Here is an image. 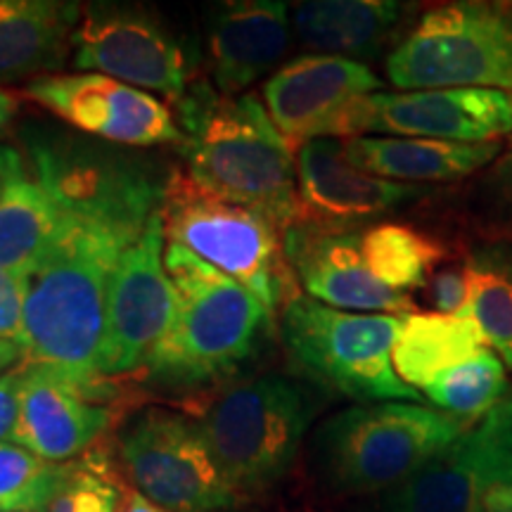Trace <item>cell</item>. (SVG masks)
Returning a JSON list of instances; mask_svg holds the SVG:
<instances>
[{"label": "cell", "mask_w": 512, "mask_h": 512, "mask_svg": "<svg viewBox=\"0 0 512 512\" xmlns=\"http://www.w3.org/2000/svg\"><path fill=\"white\" fill-rule=\"evenodd\" d=\"M24 368H17L0 375V444H8L15 437L19 420V392H22Z\"/></svg>", "instance_id": "cell-33"}, {"label": "cell", "mask_w": 512, "mask_h": 512, "mask_svg": "<svg viewBox=\"0 0 512 512\" xmlns=\"http://www.w3.org/2000/svg\"><path fill=\"white\" fill-rule=\"evenodd\" d=\"M430 302L444 316H463L467 304V273L465 266L437 268L427 280Z\"/></svg>", "instance_id": "cell-32"}, {"label": "cell", "mask_w": 512, "mask_h": 512, "mask_svg": "<svg viewBox=\"0 0 512 512\" xmlns=\"http://www.w3.org/2000/svg\"><path fill=\"white\" fill-rule=\"evenodd\" d=\"M0 195H3V178H0Z\"/></svg>", "instance_id": "cell-39"}, {"label": "cell", "mask_w": 512, "mask_h": 512, "mask_svg": "<svg viewBox=\"0 0 512 512\" xmlns=\"http://www.w3.org/2000/svg\"><path fill=\"white\" fill-rule=\"evenodd\" d=\"M126 247L131 245L107 230L67 219L57 245L29 273L19 337L24 363L50 370L98 403L110 396L102 370L107 290Z\"/></svg>", "instance_id": "cell-1"}, {"label": "cell", "mask_w": 512, "mask_h": 512, "mask_svg": "<svg viewBox=\"0 0 512 512\" xmlns=\"http://www.w3.org/2000/svg\"><path fill=\"white\" fill-rule=\"evenodd\" d=\"M467 422L413 401L335 413L311 439V472L337 498L384 494L467 430Z\"/></svg>", "instance_id": "cell-4"}, {"label": "cell", "mask_w": 512, "mask_h": 512, "mask_svg": "<svg viewBox=\"0 0 512 512\" xmlns=\"http://www.w3.org/2000/svg\"><path fill=\"white\" fill-rule=\"evenodd\" d=\"M164 223L157 214L145 233L119 254L107 290L105 377L147 366L176 323L178 297L164 264Z\"/></svg>", "instance_id": "cell-14"}, {"label": "cell", "mask_w": 512, "mask_h": 512, "mask_svg": "<svg viewBox=\"0 0 512 512\" xmlns=\"http://www.w3.org/2000/svg\"><path fill=\"white\" fill-rule=\"evenodd\" d=\"M486 339L475 320L444 313H411L403 318L394 347V370L408 387L425 389L439 375L472 361Z\"/></svg>", "instance_id": "cell-25"}, {"label": "cell", "mask_w": 512, "mask_h": 512, "mask_svg": "<svg viewBox=\"0 0 512 512\" xmlns=\"http://www.w3.org/2000/svg\"><path fill=\"white\" fill-rule=\"evenodd\" d=\"M408 5L394 0H313L290 12L292 31L318 55L375 57L396 36Z\"/></svg>", "instance_id": "cell-24"}, {"label": "cell", "mask_w": 512, "mask_h": 512, "mask_svg": "<svg viewBox=\"0 0 512 512\" xmlns=\"http://www.w3.org/2000/svg\"><path fill=\"white\" fill-rule=\"evenodd\" d=\"M484 512H512V484H503L491 491Z\"/></svg>", "instance_id": "cell-34"}, {"label": "cell", "mask_w": 512, "mask_h": 512, "mask_svg": "<svg viewBox=\"0 0 512 512\" xmlns=\"http://www.w3.org/2000/svg\"><path fill=\"white\" fill-rule=\"evenodd\" d=\"M382 81L363 62L335 55H302L264 83V105L278 131L299 145L335 138L337 121L363 95L380 93Z\"/></svg>", "instance_id": "cell-17"}, {"label": "cell", "mask_w": 512, "mask_h": 512, "mask_svg": "<svg viewBox=\"0 0 512 512\" xmlns=\"http://www.w3.org/2000/svg\"><path fill=\"white\" fill-rule=\"evenodd\" d=\"M283 249L294 275L316 302L339 311H370L411 316L408 294L382 285L368 271L361 252V233H328L302 223L283 235Z\"/></svg>", "instance_id": "cell-18"}, {"label": "cell", "mask_w": 512, "mask_h": 512, "mask_svg": "<svg viewBox=\"0 0 512 512\" xmlns=\"http://www.w3.org/2000/svg\"><path fill=\"white\" fill-rule=\"evenodd\" d=\"M124 494L100 456L74 460L67 482L48 512H121Z\"/></svg>", "instance_id": "cell-30"}, {"label": "cell", "mask_w": 512, "mask_h": 512, "mask_svg": "<svg viewBox=\"0 0 512 512\" xmlns=\"http://www.w3.org/2000/svg\"><path fill=\"white\" fill-rule=\"evenodd\" d=\"M297 192V223L351 233L361 223L415 202L425 188L366 174L349 162L344 140L316 138L297 147Z\"/></svg>", "instance_id": "cell-16"}, {"label": "cell", "mask_w": 512, "mask_h": 512, "mask_svg": "<svg viewBox=\"0 0 512 512\" xmlns=\"http://www.w3.org/2000/svg\"><path fill=\"white\" fill-rule=\"evenodd\" d=\"M121 512H169L159 508L152 501H147L143 494H138L136 489H128L124 494V503H121Z\"/></svg>", "instance_id": "cell-36"}, {"label": "cell", "mask_w": 512, "mask_h": 512, "mask_svg": "<svg viewBox=\"0 0 512 512\" xmlns=\"http://www.w3.org/2000/svg\"><path fill=\"white\" fill-rule=\"evenodd\" d=\"M119 458L138 494L169 512H223L240 503L200 422L181 413L140 411L119 434Z\"/></svg>", "instance_id": "cell-10"}, {"label": "cell", "mask_w": 512, "mask_h": 512, "mask_svg": "<svg viewBox=\"0 0 512 512\" xmlns=\"http://www.w3.org/2000/svg\"><path fill=\"white\" fill-rule=\"evenodd\" d=\"M0 268L34 273L60 240L67 219L12 147H0Z\"/></svg>", "instance_id": "cell-23"}, {"label": "cell", "mask_w": 512, "mask_h": 512, "mask_svg": "<svg viewBox=\"0 0 512 512\" xmlns=\"http://www.w3.org/2000/svg\"><path fill=\"white\" fill-rule=\"evenodd\" d=\"M188 176L211 195L261 214L285 235L299 219L297 150L256 93L202 86L181 100Z\"/></svg>", "instance_id": "cell-2"}, {"label": "cell", "mask_w": 512, "mask_h": 512, "mask_svg": "<svg viewBox=\"0 0 512 512\" xmlns=\"http://www.w3.org/2000/svg\"><path fill=\"white\" fill-rule=\"evenodd\" d=\"M503 484H512V384L484 418L380 494L375 512H484Z\"/></svg>", "instance_id": "cell-11"}, {"label": "cell", "mask_w": 512, "mask_h": 512, "mask_svg": "<svg viewBox=\"0 0 512 512\" xmlns=\"http://www.w3.org/2000/svg\"><path fill=\"white\" fill-rule=\"evenodd\" d=\"M292 38L290 8L275 0H235L209 22L211 74L221 95H240L283 60Z\"/></svg>", "instance_id": "cell-20"}, {"label": "cell", "mask_w": 512, "mask_h": 512, "mask_svg": "<svg viewBox=\"0 0 512 512\" xmlns=\"http://www.w3.org/2000/svg\"><path fill=\"white\" fill-rule=\"evenodd\" d=\"M366 133L444 143H501L512 133V93L448 88L363 95L337 121L335 138L349 140Z\"/></svg>", "instance_id": "cell-12"}, {"label": "cell", "mask_w": 512, "mask_h": 512, "mask_svg": "<svg viewBox=\"0 0 512 512\" xmlns=\"http://www.w3.org/2000/svg\"><path fill=\"white\" fill-rule=\"evenodd\" d=\"M508 389L503 358L496 351L482 349L472 361L439 375L425 387V394L441 413L475 425L508 394Z\"/></svg>", "instance_id": "cell-28"}, {"label": "cell", "mask_w": 512, "mask_h": 512, "mask_svg": "<svg viewBox=\"0 0 512 512\" xmlns=\"http://www.w3.org/2000/svg\"><path fill=\"white\" fill-rule=\"evenodd\" d=\"M361 252L368 271L396 292L425 287L446 249L430 235L401 223H377L361 233Z\"/></svg>", "instance_id": "cell-27"}, {"label": "cell", "mask_w": 512, "mask_h": 512, "mask_svg": "<svg viewBox=\"0 0 512 512\" xmlns=\"http://www.w3.org/2000/svg\"><path fill=\"white\" fill-rule=\"evenodd\" d=\"M159 214L166 240L238 280L273 316L299 297L283 235L256 211L211 195L188 171L176 169L166 181Z\"/></svg>", "instance_id": "cell-7"}, {"label": "cell", "mask_w": 512, "mask_h": 512, "mask_svg": "<svg viewBox=\"0 0 512 512\" xmlns=\"http://www.w3.org/2000/svg\"><path fill=\"white\" fill-rule=\"evenodd\" d=\"M316 418V401L297 380L259 375L223 392L200 427L235 494L259 496L287 477Z\"/></svg>", "instance_id": "cell-6"}, {"label": "cell", "mask_w": 512, "mask_h": 512, "mask_svg": "<svg viewBox=\"0 0 512 512\" xmlns=\"http://www.w3.org/2000/svg\"><path fill=\"white\" fill-rule=\"evenodd\" d=\"M24 98L76 131L121 147L183 145L185 131L155 95L102 74H50L29 81Z\"/></svg>", "instance_id": "cell-15"}, {"label": "cell", "mask_w": 512, "mask_h": 512, "mask_svg": "<svg viewBox=\"0 0 512 512\" xmlns=\"http://www.w3.org/2000/svg\"><path fill=\"white\" fill-rule=\"evenodd\" d=\"M72 463H50L15 441L0 444V512H48Z\"/></svg>", "instance_id": "cell-29"}, {"label": "cell", "mask_w": 512, "mask_h": 512, "mask_svg": "<svg viewBox=\"0 0 512 512\" xmlns=\"http://www.w3.org/2000/svg\"><path fill=\"white\" fill-rule=\"evenodd\" d=\"M19 420L12 441L50 463H72L112 422V411L46 368L24 363Z\"/></svg>", "instance_id": "cell-19"}, {"label": "cell", "mask_w": 512, "mask_h": 512, "mask_svg": "<svg viewBox=\"0 0 512 512\" xmlns=\"http://www.w3.org/2000/svg\"><path fill=\"white\" fill-rule=\"evenodd\" d=\"M403 93L496 88L512 93V10L494 3H446L427 10L387 57Z\"/></svg>", "instance_id": "cell-9"}, {"label": "cell", "mask_w": 512, "mask_h": 512, "mask_svg": "<svg viewBox=\"0 0 512 512\" xmlns=\"http://www.w3.org/2000/svg\"><path fill=\"white\" fill-rule=\"evenodd\" d=\"M31 174L67 219L117 235L133 245L162 209L169 174L145 157L76 133H41L29 140Z\"/></svg>", "instance_id": "cell-5"}, {"label": "cell", "mask_w": 512, "mask_h": 512, "mask_svg": "<svg viewBox=\"0 0 512 512\" xmlns=\"http://www.w3.org/2000/svg\"><path fill=\"white\" fill-rule=\"evenodd\" d=\"M17 107H19V100L15 95L5 91V88H0V138H3V133L10 128L12 119H15Z\"/></svg>", "instance_id": "cell-37"}, {"label": "cell", "mask_w": 512, "mask_h": 512, "mask_svg": "<svg viewBox=\"0 0 512 512\" xmlns=\"http://www.w3.org/2000/svg\"><path fill=\"white\" fill-rule=\"evenodd\" d=\"M501 143H444L425 138L361 136L344 140L349 162L394 183H451L501 155Z\"/></svg>", "instance_id": "cell-22"}, {"label": "cell", "mask_w": 512, "mask_h": 512, "mask_svg": "<svg viewBox=\"0 0 512 512\" xmlns=\"http://www.w3.org/2000/svg\"><path fill=\"white\" fill-rule=\"evenodd\" d=\"M72 64L140 91L183 100L188 60L174 34L155 15L131 5H91L74 29Z\"/></svg>", "instance_id": "cell-13"}, {"label": "cell", "mask_w": 512, "mask_h": 512, "mask_svg": "<svg viewBox=\"0 0 512 512\" xmlns=\"http://www.w3.org/2000/svg\"><path fill=\"white\" fill-rule=\"evenodd\" d=\"M403 318L349 313L299 294L280 311V335L299 370L356 401H420L394 370Z\"/></svg>", "instance_id": "cell-8"}, {"label": "cell", "mask_w": 512, "mask_h": 512, "mask_svg": "<svg viewBox=\"0 0 512 512\" xmlns=\"http://www.w3.org/2000/svg\"><path fill=\"white\" fill-rule=\"evenodd\" d=\"M24 361V351L17 342H5L0 339V375H5L8 370L17 368Z\"/></svg>", "instance_id": "cell-35"}, {"label": "cell", "mask_w": 512, "mask_h": 512, "mask_svg": "<svg viewBox=\"0 0 512 512\" xmlns=\"http://www.w3.org/2000/svg\"><path fill=\"white\" fill-rule=\"evenodd\" d=\"M79 3L0 0V86L55 74L72 57Z\"/></svg>", "instance_id": "cell-21"}, {"label": "cell", "mask_w": 512, "mask_h": 512, "mask_svg": "<svg viewBox=\"0 0 512 512\" xmlns=\"http://www.w3.org/2000/svg\"><path fill=\"white\" fill-rule=\"evenodd\" d=\"M467 304L463 318L475 320L486 344L512 368V245H491L465 264Z\"/></svg>", "instance_id": "cell-26"}, {"label": "cell", "mask_w": 512, "mask_h": 512, "mask_svg": "<svg viewBox=\"0 0 512 512\" xmlns=\"http://www.w3.org/2000/svg\"><path fill=\"white\" fill-rule=\"evenodd\" d=\"M29 275L0 268V339L17 342L22 337L24 302H27Z\"/></svg>", "instance_id": "cell-31"}, {"label": "cell", "mask_w": 512, "mask_h": 512, "mask_svg": "<svg viewBox=\"0 0 512 512\" xmlns=\"http://www.w3.org/2000/svg\"><path fill=\"white\" fill-rule=\"evenodd\" d=\"M503 171L510 176V181H512V145H510V155H508V159H505V164H503Z\"/></svg>", "instance_id": "cell-38"}, {"label": "cell", "mask_w": 512, "mask_h": 512, "mask_svg": "<svg viewBox=\"0 0 512 512\" xmlns=\"http://www.w3.org/2000/svg\"><path fill=\"white\" fill-rule=\"evenodd\" d=\"M164 264L176 287V323L145 368L176 387L221 380L252 356L273 313L190 249L169 242Z\"/></svg>", "instance_id": "cell-3"}]
</instances>
